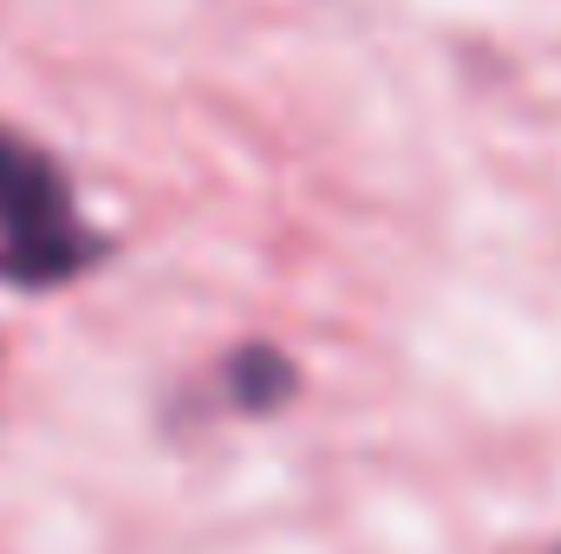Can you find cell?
<instances>
[{"label":"cell","mask_w":561,"mask_h":554,"mask_svg":"<svg viewBox=\"0 0 561 554\" xmlns=\"http://www.w3.org/2000/svg\"><path fill=\"white\" fill-rule=\"evenodd\" d=\"M229 385H236V399H242L249 412H268V405H280V392L294 385V372H287V359H280V353H268V346H249V353H236Z\"/></svg>","instance_id":"2"},{"label":"cell","mask_w":561,"mask_h":554,"mask_svg":"<svg viewBox=\"0 0 561 554\" xmlns=\"http://www.w3.org/2000/svg\"><path fill=\"white\" fill-rule=\"evenodd\" d=\"M99 262V235L79 222L66 176L46 150L0 131V280L53 287Z\"/></svg>","instance_id":"1"}]
</instances>
